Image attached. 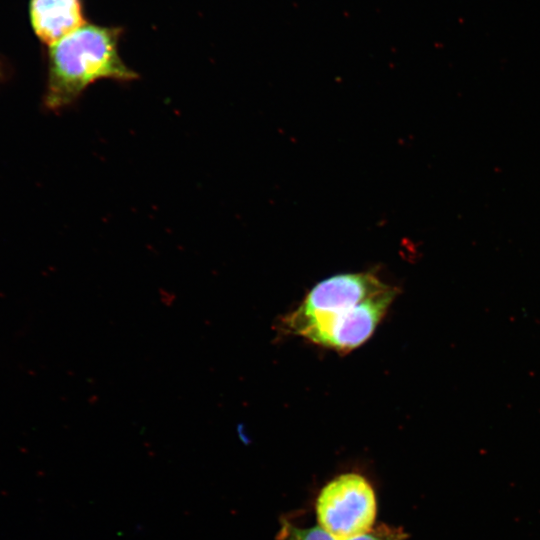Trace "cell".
I'll list each match as a JSON object with an SVG mask.
<instances>
[{
  "label": "cell",
  "instance_id": "obj_6",
  "mask_svg": "<svg viewBox=\"0 0 540 540\" xmlns=\"http://www.w3.org/2000/svg\"><path fill=\"white\" fill-rule=\"evenodd\" d=\"M5 69L3 63L0 61V81L3 80V77L5 76Z\"/></svg>",
  "mask_w": 540,
  "mask_h": 540
},
{
  "label": "cell",
  "instance_id": "obj_3",
  "mask_svg": "<svg viewBox=\"0 0 540 540\" xmlns=\"http://www.w3.org/2000/svg\"><path fill=\"white\" fill-rule=\"evenodd\" d=\"M317 525L339 538L370 531L377 517V498L369 480L356 472L339 474L319 491Z\"/></svg>",
  "mask_w": 540,
  "mask_h": 540
},
{
  "label": "cell",
  "instance_id": "obj_5",
  "mask_svg": "<svg viewBox=\"0 0 540 540\" xmlns=\"http://www.w3.org/2000/svg\"><path fill=\"white\" fill-rule=\"evenodd\" d=\"M405 532L398 527L381 524L370 531L349 537L339 538L327 532L319 525L303 527L284 519L277 535V540H405Z\"/></svg>",
  "mask_w": 540,
  "mask_h": 540
},
{
  "label": "cell",
  "instance_id": "obj_2",
  "mask_svg": "<svg viewBox=\"0 0 540 540\" xmlns=\"http://www.w3.org/2000/svg\"><path fill=\"white\" fill-rule=\"evenodd\" d=\"M119 26L86 22L74 32L48 47L46 108L56 111L74 103L99 80L129 82L138 74L122 59Z\"/></svg>",
  "mask_w": 540,
  "mask_h": 540
},
{
  "label": "cell",
  "instance_id": "obj_4",
  "mask_svg": "<svg viewBox=\"0 0 540 540\" xmlns=\"http://www.w3.org/2000/svg\"><path fill=\"white\" fill-rule=\"evenodd\" d=\"M29 19L36 37L48 47L87 22L83 0H29Z\"/></svg>",
  "mask_w": 540,
  "mask_h": 540
},
{
  "label": "cell",
  "instance_id": "obj_1",
  "mask_svg": "<svg viewBox=\"0 0 540 540\" xmlns=\"http://www.w3.org/2000/svg\"><path fill=\"white\" fill-rule=\"evenodd\" d=\"M398 289L373 272L344 273L317 283L279 323L284 334L348 353L374 333Z\"/></svg>",
  "mask_w": 540,
  "mask_h": 540
}]
</instances>
